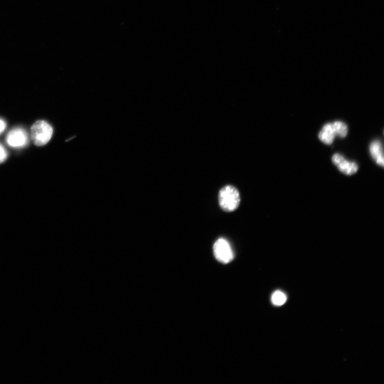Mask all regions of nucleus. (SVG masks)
Returning <instances> with one entry per match:
<instances>
[{
  "label": "nucleus",
  "instance_id": "nucleus-9",
  "mask_svg": "<svg viewBox=\"0 0 384 384\" xmlns=\"http://www.w3.org/2000/svg\"><path fill=\"white\" fill-rule=\"evenodd\" d=\"M7 157V152L5 148L0 144V163L3 162Z\"/></svg>",
  "mask_w": 384,
  "mask_h": 384
},
{
  "label": "nucleus",
  "instance_id": "nucleus-4",
  "mask_svg": "<svg viewBox=\"0 0 384 384\" xmlns=\"http://www.w3.org/2000/svg\"><path fill=\"white\" fill-rule=\"evenodd\" d=\"M214 254L216 259L223 263H228L234 259V253L227 240L221 238L216 241L214 245Z\"/></svg>",
  "mask_w": 384,
  "mask_h": 384
},
{
  "label": "nucleus",
  "instance_id": "nucleus-10",
  "mask_svg": "<svg viewBox=\"0 0 384 384\" xmlns=\"http://www.w3.org/2000/svg\"><path fill=\"white\" fill-rule=\"evenodd\" d=\"M6 124L3 120L0 119V133H1L5 129Z\"/></svg>",
  "mask_w": 384,
  "mask_h": 384
},
{
  "label": "nucleus",
  "instance_id": "nucleus-5",
  "mask_svg": "<svg viewBox=\"0 0 384 384\" xmlns=\"http://www.w3.org/2000/svg\"><path fill=\"white\" fill-rule=\"evenodd\" d=\"M7 144L14 148L25 146L28 142L26 132L21 128H15L7 133L6 137Z\"/></svg>",
  "mask_w": 384,
  "mask_h": 384
},
{
  "label": "nucleus",
  "instance_id": "nucleus-1",
  "mask_svg": "<svg viewBox=\"0 0 384 384\" xmlns=\"http://www.w3.org/2000/svg\"><path fill=\"white\" fill-rule=\"evenodd\" d=\"M348 133V126L341 122L328 124L323 126L319 134L321 141L327 145L333 144L336 136L345 137Z\"/></svg>",
  "mask_w": 384,
  "mask_h": 384
},
{
  "label": "nucleus",
  "instance_id": "nucleus-3",
  "mask_svg": "<svg viewBox=\"0 0 384 384\" xmlns=\"http://www.w3.org/2000/svg\"><path fill=\"white\" fill-rule=\"evenodd\" d=\"M53 129L44 121L36 122L31 128V138L35 145L38 146L47 144L50 140Z\"/></svg>",
  "mask_w": 384,
  "mask_h": 384
},
{
  "label": "nucleus",
  "instance_id": "nucleus-6",
  "mask_svg": "<svg viewBox=\"0 0 384 384\" xmlns=\"http://www.w3.org/2000/svg\"><path fill=\"white\" fill-rule=\"evenodd\" d=\"M334 164L338 169L346 175H352L358 170V165L354 162L346 160L341 154H335L332 158Z\"/></svg>",
  "mask_w": 384,
  "mask_h": 384
},
{
  "label": "nucleus",
  "instance_id": "nucleus-2",
  "mask_svg": "<svg viewBox=\"0 0 384 384\" xmlns=\"http://www.w3.org/2000/svg\"><path fill=\"white\" fill-rule=\"evenodd\" d=\"M240 202V194L236 187L228 185L222 188L219 193V203L225 212H233L238 208Z\"/></svg>",
  "mask_w": 384,
  "mask_h": 384
},
{
  "label": "nucleus",
  "instance_id": "nucleus-8",
  "mask_svg": "<svg viewBox=\"0 0 384 384\" xmlns=\"http://www.w3.org/2000/svg\"><path fill=\"white\" fill-rule=\"evenodd\" d=\"M271 300L274 305L281 306L285 303L286 300H287V297L283 292L276 291L273 293Z\"/></svg>",
  "mask_w": 384,
  "mask_h": 384
},
{
  "label": "nucleus",
  "instance_id": "nucleus-7",
  "mask_svg": "<svg viewBox=\"0 0 384 384\" xmlns=\"http://www.w3.org/2000/svg\"><path fill=\"white\" fill-rule=\"evenodd\" d=\"M370 152L376 163L381 167H384L383 149L381 142L379 141H373L370 146Z\"/></svg>",
  "mask_w": 384,
  "mask_h": 384
}]
</instances>
